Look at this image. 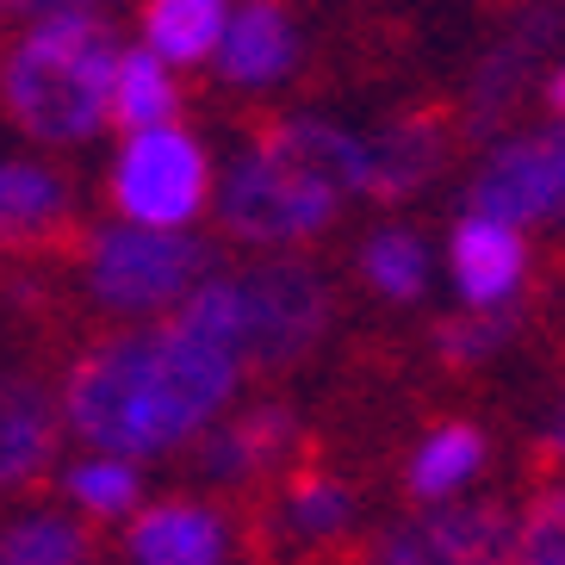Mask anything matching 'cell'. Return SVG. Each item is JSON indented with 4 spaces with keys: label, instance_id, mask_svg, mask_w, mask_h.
I'll use <instances>...</instances> for the list:
<instances>
[{
    "label": "cell",
    "instance_id": "1",
    "mask_svg": "<svg viewBox=\"0 0 565 565\" xmlns=\"http://www.w3.org/2000/svg\"><path fill=\"white\" fill-rule=\"evenodd\" d=\"M236 385H243V361L231 349L186 330L181 317H162L143 330L100 335L68 366L56 416L68 435L87 441V454H118L143 466L200 441L231 411Z\"/></svg>",
    "mask_w": 565,
    "mask_h": 565
},
{
    "label": "cell",
    "instance_id": "2",
    "mask_svg": "<svg viewBox=\"0 0 565 565\" xmlns=\"http://www.w3.org/2000/svg\"><path fill=\"white\" fill-rule=\"evenodd\" d=\"M366 193V143L330 118H280L231 162L217 224L249 249H292L335 224L342 200Z\"/></svg>",
    "mask_w": 565,
    "mask_h": 565
},
{
    "label": "cell",
    "instance_id": "3",
    "mask_svg": "<svg viewBox=\"0 0 565 565\" xmlns=\"http://www.w3.org/2000/svg\"><path fill=\"white\" fill-rule=\"evenodd\" d=\"M118 38L100 7L32 19L0 51V113L32 143H87L106 125Z\"/></svg>",
    "mask_w": 565,
    "mask_h": 565
},
{
    "label": "cell",
    "instance_id": "4",
    "mask_svg": "<svg viewBox=\"0 0 565 565\" xmlns=\"http://www.w3.org/2000/svg\"><path fill=\"white\" fill-rule=\"evenodd\" d=\"M330 280L317 274L311 262L299 255H267V262H249L224 274L217 267L205 286H193L181 299V317L186 330L212 335L217 349H231L243 361V373H280L292 366L299 354L317 349V335L330 330Z\"/></svg>",
    "mask_w": 565,
    "mask_h": 565
},
{
    "label": "cell",
    "instance_id": "5",
    "mask_svg": "<svg viewBox=\"0 0 565 565\" xmlns=\"http://www.w3.org/2000/svg\"><path fill=\"white\" fill-rule=\"evenodd\" d=\"M217 274V249L193 231H143V224H100L82 243L87 299L113 317H162L181 311L193 286Z\"/></svg>",
    "mask_w": 565,
    "mask_h": 565
},
{
    "label": "cell",
    "instance_id": "6",
    "mask_svg": "<svg viewBox=\"0 0 565 565\" xmlns=\"http://www.w3.org/2000/svg\"><path fill=\"white\" fill-rule=\"evenodd\" d=\"M113 212L143 231H186L200 224L212 205V156L193 131L162 125V131H137L118 143L113 174H106Z\"/></svg>",
    "mask_w": 565,
    "mask_h": 565
},
{
    "label": "cell",
    "instance_id": "7",
    "mask_svg": "<svg viewBox=\"0 0 565 565\" xmlns=\"http://www.w3.org/2000/svg\"><path fill=\"white\" fill-rule=\"evenodd\" d=\"M466 212L498 217L510 231L522 224H559L565 217V125L503 137L479 162L466 186Z\"/></svg>",
    "mask_w": 565,
    "mask_h": 565
},
{
    "label": "cell",
    "instance_id": "8",
    "mask_svg": "<svg viewBox=\"0 0 565 565\" xmlns=\"http://www.w3.org/2000/svg\"><path fill=\"white\" fill-rule=\"evenodd\" d=\"M515 559V510L503 503H435L429 515L398 522L373 541L366 565H510Z\"/></svg>",
    "mask_w": 565,
    "mask_h": 565
},
{
    "label": "cell",
    "instance_id": "9",
    "mask_svg": "<svg viewBox=\"0 0 565 565\" xmlns=\"http://www.w3.org/2000/svg\"><path fill=\"white\" fill-rule=\"evenodd\" d=\"M299 448V416L286 404H249L236 416H217L200 435V472L212 484H255L280 472Z\"/></svg>",
    "mask_w": 565,
    "mask_h": 565
},
{
    "label": "cell",
    "instance_id": "10",
    "mask_svg": "<svg viewBox=\"0 0 565 565\" xmlns=\"http://www.w3.org/2000/svg\"><path fill=\"white\" fill-rule=\"evenodd\" d=\"M131 565H231V515L200 498H162L125 529Z\"/></svg>",
    "mask_w": 565,
    "mask_h": 565
},
{
    "label": "cell",
    "instance_id": "11",
    "mask_svg": "<svg viewBox=\"0 0 565 565\" xmlns=\"http://www.w3.org/2000/svg\"><path fill=\"white\" fill-rule=\"evenodd\" d=\"M448 267H454V286H460L466 311H503L522 292L529 243H522V231H510L498 217L466 212L448 236Z\"/></svg>",
    "mask_w": 565,
    "mask_h": 565
},
{
    "label": "cell",
    "instance_id": "12",
    "mask_svg": "<svg viewBox=\"0 0 565 565\" xmlns=\"http://www.w3.org/2000/svg\"><path fill=\"white\" fill-rule=\"evenodd\" d=\"M217 75L231 87H274L299 68V19L280 0H243L217 38Z\"/></svg>",
    "mask_w": 565,
    "mask_h": 565
},
{
    "label": "cell",
    "instance_id": "13",
    "mask_svg": "<svg viewBox=\"0 0 565 565\" xmlns=\"http://www.w3.org/2000/svg\"><path fill=\"white\" fill-rule=\"evenodd\" d=\"M361 143H366V200L380 205L423 193L448 168V131H441V118H423V113L392 118V125H380Z\"/></svg>",
    "mask_w": 565,
    "mask_h": 565
},
{
    "label": "cell",
    "instance_id": "14",
    "mask_svg": "<svg viewBox=\"0 0 565 565\" xmlns=\"http://www.w3.org/2000/svg\"><path fill=\"white\" fill-rule=\"evenodd\" d=\"M63 416L32 373H0V498L32 484L56 454Z\"/></svg>",
    "mask_w": 565,
    "mask_h": 565
},
{
    "label": "cell",
    "instance_id": "15",
    "mask_svg": "<svg viewBox=\"0 0 565 565\" xmlns=\"http://www.w3.org/2000/svg\"><path fill=\"white\" fill-rule=\"evenodd\" d=\"M553 25L547 13H529L515 32L498 38V51L479 63V75H472V87H466V125L472 131H491V125H503V118L515 113V100H522V87L541 75V51L553 44Z\"/></svg>",
    "mask_w": 565,
    "mask_h": 565
},
{
    "label": "cell",
    "instance_id": "16",
    "mask_svg": "<svg viewBox=\"0 0 565 565\" xmlns=\"http://www.w3.org/2000/svg\"><path fill=\"white\" fill-rule=\"evenodd\" d=\"M174 113H181V82H174V68H168L162 56H150L143 44H137V51H118L106 118H113L125 137H137V131L174 125Z\"/></svg>",
    "mask_w": 565,
    "mask_h": 565
},
{
    "label": "cell",
    "instance_id": "17",
    "mask_svg": "<svg viewBox=\"0 0 565 565\" xmlns=\"http://www.w3.org/2000/svg\"><path fill=\"white\" fill-rule=\"evenodd\" d=\"M68 224V181L44 162H0V243H44Z\"/></svg>",
    "mask_w": 565,
    "mask_h": 565
},
{
    "label": "cell",
    "instance_id": "18",
    "mask_svg": "<svg viewBox=\"0 0 565 565\" xmlns=\"http://www.w3.org/2000/svg\"><path fill=\"white\" fill-rule=\"evenodd\" d=\"M231 25V0H143V51L168 68H193L217 56V38Z\"/></svg>",
    "mask_w": 565,
    "mask_h": 565
},
{
    "label": "cell",
    "instance_id": "19",
    "mask_svg": "<svg viewBox=\"0 0 565 565\" xmlns=\"http://www.w3.org/2000/svg\"><path fill=\"white\" fill-rule=\"evenodd\" d=\"M484 454H491V441H484L472 423H441V429H429L416 441L404 484H411V498H423V503H454L466 484L484 472Z\"/></svg>",
    "mask_w": 565,
    "mask_h": 565
},
{
    "label": "cell",
    "instance_id": "20",
    "mask_svg": "<svg viewBox=\"0 0 565 565\" xmlns=\"http://www.w3.org/2000/svg\"><path fill=\"white\" fill-rule=\"evenodd\" d=\"M349 522H354V491L342 479H323V472L292 479L280 510H274V529H280L292 547H323L335 534H349Z\"/></svg>",
    "mask_w": 565,
    "mask_h": 565
},
{
    "label": "cell",
    "instance_id": "21",
    "mask_svg": "<svg viewBox=\"0 0 565 565\" xmlns=\"http://www.w3.org/2000/svg\"><path fill=\"white\" fill-rule=\"evenodd\" d=\"M361 280L392 305H411L429 292V243L404 224H385L361 243Z\"/></svg>",
    "mask_w": 565,
    "mask_h": 565
},
{
    "label": "cell",
    "instance_id": "22",
    "mask_svg": "<svg viewBox=\"0 0 565 565\" xmlns=\"http://www.w3.org/2000/svg\"><path fill=\"white\" fill-rule=\"evenodd\" d=\"M0 565H87V529L63 510H19L0 529Z\"/></svg>",
    "mask_w": 565,
    "mask_h": 565
},
{
    "label": "cell",
    "instance_id": "23",
    "mask_svg": "<svg viewBox=\"0 0 565 565\" xmlns=\"http://www.w3.org/2000/svg\"><path fill=\"white\" fill-rule=\"evenodd\" d=\"M63 491H68V503H75L82 515L113 522V515H131L137 510L143 472H137L131 460H118V454H82V460L63 466Z\"/></svg>",
    "mask_w": 565,
    "mask_h": 565
},
{
    "label": "cell",
    "instance_id": "24",
    "mask_svg": "<svg viewBox=\"0 0 565 565\" xmlns=\"http://www.w3.org/2000/svg\"><path fill=\"white\" fill-rule=\"evenodd\" d=\"M503 342H510V317H503V311H466V317H454V323H441V330H435V349L448 354L454 366L491 361Z\"/></svg>",
    "mask_w": 565,
    "mask_h": 565
},
{
    "label": "cell",
    "instance_id": "25",
    "mask_svg": "<svg viewBox=\"0 0 565 565\" xmlns=\"http://www.w3.org/2000/svg\"><path fill=\"white\" fill-rule=\"evenodd\" d=\"M515 553H565V484L534 491L515 515Z\"/></svg>",
    "mask_w": 565,
    "mask_h": 565
},
{
    "label": "cell",
    "instance_id": "26",
    "mask_svg": "<svg viewBox=\"0 0 565 565\" xmlns=\"http://www.w3.org/2000/svg\"><path fill=\"white\" fill-rule=\"evenodd\" d=\"M82 7H100V0H13V13H25V19H51V13H82Z\"/></svg>",
    "mask_w": 565,
    "mask_h": 565
},
{
    "label": "cell",
    "instance_id": "27",
    "mask_svg": "<svg viewBox=\"0 0 565 565\" xmlns=\"http://www.w3.org/2000/svg\"><path fill=\"white\" fill-rule=\"evenodd\" d=\"M547 454L565 466V398H559V411H553V423H547Z\"/></svg>",
    "mask_w": 565,
    "mask_h": 565
},
{
    "label": "cell",
    "instance_id": "28",
    "mask_svg": "<svg viewBox=\"0 0 565 565\" xmlns=\"http://www.w3.org/2000/svg\"><path fill=\"white\" fill-rule=\"evenodd\" d=\"M547 100H553V113H559V118H565V63H559V68H553V82H547Z\"/></svg>",
    "mask_w": 565,
    "mask_h": 565
},
{
    "label": "cell",
    "instance_id": "29",
    "mask_svg": "<svg viewBox=\"0 0 565 565\" xmlns=\"http://www.w3.org/2000/svg\"><path fill=\"white\" fill-rule=\"evenodd\" d=\"M510 565H565V553H515Z\"/></svg>",
    "mask_w": 565,
    "mask_h": 565
},
{
    "label": "cell",
    "instance_id": "30",
    "mask_svg": "<svg viewBox=\"0 0 565 565\" xmlns=\"http://www.w3.org/2000/svg\"><path fill=\"white\" fill-rule=\"evenodd\" d=\"M0 13H13V0H0Z\"/></svg>",
    "mask_w": 565,
    "mask_h": 565
}]
</instances>
